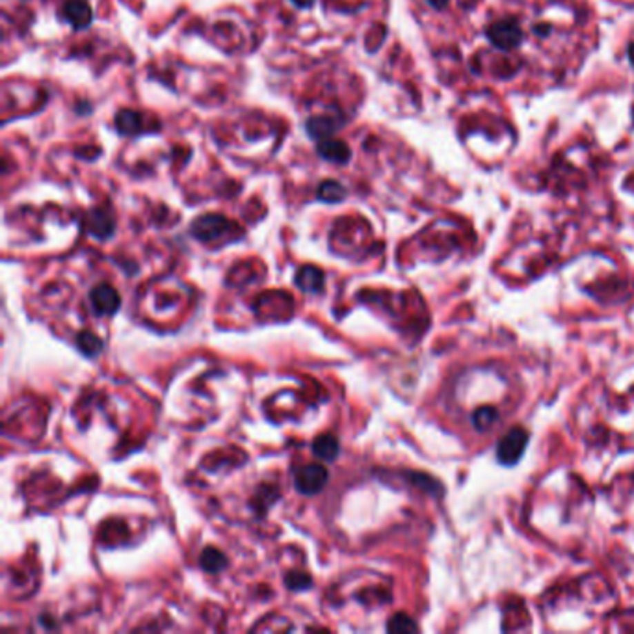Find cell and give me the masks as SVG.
<instances>
[{
	"label": "cell",
	"instance_id": "52a82bcc",
	"mask_svg": "<svg viewBox=\"0 0 634 634\" xmlns=\"http://www.w3.org/2000/svg\"><path fill=\"white\" fill-rule=\"evenodd\" d=\"M318 155L324 160H328V162L342 166L350 160V147L342 140H337V138H331L330 136V138L320 140V143H318Z\"/></svg>",
	"mask_w": 634,
	"mask_h": 634
},
{
	"label": "cell",
	"instance_id": "7a4b0ae2",
	"mask_svg": "<svg viewBox=\"0 0 634 634\" xmlns=\"http://www.w3.org/2000/svg\"><path fill=\"white\" fill-rule=\"evenodd\" d=\"M488 39L493 43L495 47L502 50H512L519 47V43L523 39L521 28H519L513 21H497L488 28Z\"/></svg>",
	"mask_w": 634,
	"mask_h": 634
},
{
	"label": "cell",
	"instance_id": "5b68a950",
	"mask_svg": "<svg viewBox=\"0 0 634 634\" xmlns=\"http://www.w3.org/2000/svg\"><path fill=\"white\" fill-rule=\"evenodd\" d=\"M90 304L92 309L101 317H110L114 313H117L119 305H121V298L119 294L112 285L108 283H101L97 287L92 288L90 293Z\"/></svg>",
	"mask_w": 634,
	"mask_h": 634
},
{
	"label": "cell",
	"instance_id": "8992f818",
	"mask_svg": "<svg viewBox=\"0 0 634 634\" xmlns=\"http://www.w3.org/2000/svg\"><path fill=\"white\" fill-rule=\"evenodd\" d=\"M63 19L75 28H86L92 23V8L86 0H69L63 6Z\"/></svg>",
	"mask_w": 634,
	"mask_h": 634
},
{
	"label": "cell",
	"instance_id": "ba28073f",
	"mask_svg": "<svg viewBox=\"0 0 634 634\" xmlns=\"http://www.w3.org/2000/svg\"><path fill=\"white\" fill-rule=\"evenodd\" d=\"M294 281L304 293H318L324 287V274L317 266H301Z\"/></svg>",
	"mask_w": 634,
	"mask_h": 634
},
{
	"label": "cell",
	"instance_id": "9c48e42d",
	"mask_svg": "<svg viewBox=\"0 0 634 634\" xmlns=\"http://www.w3.org/2000/svg\"><path fill=\"white\" fill-rule=\"evenodd\" d=\"M88 229L93 237L108 238L114 231V220L108 212L104 210H93L88 218Z\"/></svg>",
	"mask_w": 634,
	"mask_h": 634
},
{
	"label": "cell",
	"instance_id": "e0dca14e",
	"mask_svg": "<svg viewBox=\"0 0 634 634\" xmlns=\"http://www.w3.org/2000/svg\"><path fill=\"white\" fill-rule=\"evenodd\" d=\"M287 586L290 590H305L311 586V579L304 573H290L287 577Z\"/></svg>",
	"mask_w": 634,
	"mask_h": 634
},
{
	"label": "cell",
	"instance_id": "5bb4252c",
	"mask_svg": "<svg viewBox=\"0 0 634 634\" xmlns=\"http://www.w3.org/2000/svg\"><path fill=\"white\" fill-rule=\"evenodd\" d=\"M77 346L84 355H97L103 348V342L99 341V337H95L90 331H80L77 335Z\"/></svg>",
	"mask_w": 634,
	"mask_h": 634
},
{
	"label": "cell",
	"instance_id": "9a60e30c",
	"mask_svg": "<svg viewBox=\"0 0 634 634\" xmlns=\"http://www.w3.org/2000/svg\"><path fill=\"white\" fill-rule=\"evenodd\" d=\"M346 194V190L342 188L341 184L335 183V181H328V183H324L318 190V197L322 199V201L328 203H337L341 201L342 197Z\"/></svg>",
	"mask_w": 634,
	"mask_h": 634
},
{
	"label": "cell",
	"instance_id": "2e32d148",
	"mask_svg": "<svg viewBox=\"0 0 634 634\" xmlns=\"http://www.w3.org/2000/svg\"><path fill=\"white\" fill-rule=\"evenodd\" d=\"M387 628H389L390 633H409V631H417V625L406 614H397L390 620Z\"/></svg>",
	"mask_w": 634,
	"mask_h": 634
},
{
	"label": "cell",
	"instance_id": "4fadbf2b",
	"mask_svg": "<svg viewBox=\"0 0 634 634\" xmlns=\"http://www.w3.org/2000/svg\"><path fill=\"white\" fill-rule=\"evenodd\" d=\"M335 130H337L335 121L330 119V117H313V119L307 121V132H309L313 138H318V140L330 138Z\"/></svg>",
	"mask_w": 634,
	"mask_h": 634
},
{
	"label": "cell",
	"instance_id": "d6986e66",
	"mask_svg": "<svg viewBox=\"0 0 634 634\" xmlns=\"http://www.w3.org/2000/svg\"><path fill=\"white\" fill-rule=\"evenodd\" d=\"M430 2H432L433 6H445L446 4V0H430Z\"/></svg>",
	"mask_w": 634,
	"mask_h": 634
},
{
	"label": "cell",
	"instance_id": "8fae6325",
	"mask_svg": "<svg viewBox=\"0 0 634 634\" xmlns=\"http://www.w3.org/2000/svg\"><path fill=\"white\" fill-rule=\"evenodd\" d=\"M199 566L207 571V573H220L221 569L227 567V558L221 551L207 547L199 556Z\"/></svg>",
	"mask_w": 634,
	"mask_h": 634
},
{
	"label": "cell",
	"instance_id": "ffe728a7",
	"mask_svg": "<svg viewBox=\"0 0 634 634\" xmlns=\"http://www.w3.org/2000/svg\"><path fill=\"white\" fill-rule=\"evenodd\" d=\"M628 58H631V61L634 63V45L631 47V49H628Z\"/></svg>",
	"mask_w": 634,
	"mask_h": 634
},
{
	"label": "cell",
	"instance_id": "3957f363",
	"mask_svg": "<svg viewBox=\"0 0 634 634\" xmlns=\"http://www.w3.org/2000/svg\"><path fill=\"white\" fill-rule=\"evenodd\" d=\"M526 441H528V435L524 430L521 428H513L510 432L500 439L499 443V459L504 465H513L517 462L519 457L523 456L524 448H526Z\"/></svg>",
	"mask_w": 634,
	"mask_h": 634
},
{
	"label": "cell",
	"instance_id": "7c38bea8",
	"mask_svg": "<svg viewBox=\"0 0 634 634\" xmlns=\"http://www.w3.org/2000/svg\"><path fill=\"white\" fill-rule=\"evenodd\" d=\"M116 128L125 136L136 135L141 128V116L138 112L121 110L116 117Z\"/></svg>",
	"mask_w": 634,
	"mask_h": 634
},
{
	"label": "cell",
	"instance_id": "ac0fdd59",
	"mask_svg": "<svg viewBox=\"0 0 634 634\" xmlns=\"http://www.w3.org/2000/svg\"><path fill=\"white\" fill-rule=\"evenodd\" d=\"M294 4H298L299 8H309L313 4V0H293Z\"/></svg>",
	"mask_w": 634,
	"mask_h": 634
},
{
	"label": "cell",
	"instance_id": "30bf717a",
	"mask_svg": "<svg viewBox=\"0 0 634 634\" xmlns=\"http://www.w3.org/2000/svg\"><path fill=\"white\" fill-rule=\"evenodd\" d=\"M313 452H315V456L324 459V462H331L339 454V441L331 433H322L313 443Z\"/></svg>",
	"mask_w": 634,
	"mask_h": 634
},
{
	"label": "cell",
	"instance_id": "6da1fadb",
	"mask_svg": "<svg viewBox=\"0 0 634 634\" xmlns=\"http://www.w3.org/2000/svg\"><path fill=\"white\" fill-rule=\"evenodd\" d=\"M328 470L320 464L304 465L301 469L296 470L294 475V486L301 495H317L320 493L326 484H328Z\"/></svg>",
	"mask_w": 634,
	"mask_h": 634
},
{
	"label": "cell",
	"instance_id": "277c9868",
	"mask_svg": "<svg viewBox=\"0 0 634 634\" xmlns=\"http://www.w3.org/2000/svg\"><path fill=\"white\" fill-rule=\"evenodd\" d=\"M229 221L220 214H205L192 224V235L201 242H212L226 235Z\"/></svg>",
	"mask_w": 634,
	"mask_h": 634
}]
</instances>
